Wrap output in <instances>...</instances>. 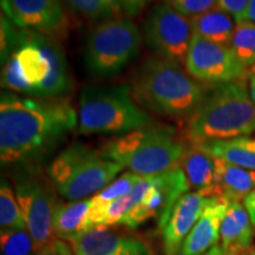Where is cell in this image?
<instances>
[{
  "label": "cell",
  "instance_id": "6da1fadb",
  "mask_svg": "<svg viewBox=\"0 0 255 255\" xmlns=\"http://www.w3.org/2000/svg\"><path fill=\"white\" fill-rule=\"evenodd\" d=\"M78 117L65 98L26 97L2 91L0 97V159L2 165L40 161L76 129Z\"/></svg>",
  "mask_w": 255,
  "mask_h": 255
},
{
  "label": "cell",
  "instance_id": "7a4b0ae2",
  "mask_svg": "<svg viewBox=\"0 0 255 255\" xmlns=\"http://www.w3.org/2000/svg\"><path fill=\"white\" fill-rule=\"evenodd\" d=\"M1 87L28 97L63 98L68 95L73 81L57 38L19 28L18 45L1 64Z\"/></svg>",
  "mask_w": 255,
  "mask_h": 255
},
{
  "label": "cell",
  "instance_id": "3957f363",
  "mask_svg": "<svg viewBox=\"0 0 255 255\" xmlns=\"http://www.w3.org/2000/svg\"><path fill=\"white\" fill-rule=\"evenodd\" d=\"M131 90L133 98L144 109L161 116L188 120L208 92L184 72L182 65L158 57L142 64L133 77Z\"/></svg>",
  "mask_w": 255,
  "mask_h": 255
},
{
  "label": "cell",
  "instance_id": "277c9868",
  "mask_svg": "<svg viewBox=\"0 0 255 255\" xmlns=\"http://www.w3.org/2000/svg\"><path fill=\"white\" fill-rule=\"evenodd\" d=\"M253 132L255 107L245 81L226 83L207 92L187 124V136L193 143L225 141Z\"/></svg>",
  "mask_w": 255,
  "mask_h": 255
},
{
  "label": "cell",
  "instance_id": "5b68a950",
  "mask_svg": "<svg viewBox=\"0 0 255 255\" xmlns=\"http://www.w3.org/2000/svg\"><path fill=\"white\" fill-rule=\"evenodd\" d=\"M186 150L175 128L151 124L111 139L101 152L132 173L151 176L177 167Z\"/></svg>",
  "mask_w": 255,
  "mask_h": 255
},
{
  "label": "cell",
  "instance_id": "8992f818",
  "mask_svg": "<svg viewBox=\"0 0 255 255\" xmlns=\"http://www.w3.org/2000/svg\"><path fill=\"white\" fill-rule=\"evenodd\" d=\"M152 120L136 103L130 85H88L79 95L78 132L82 135H126L151 126Z\"/></svg>",
  "mask_w": 255,
  "mask_h": 255
},
{
  "label": "cell",
  "instance_id": "52a82bcc",
  "mask_svg": "<svg viewBox=\"0 0 255 255\" xmlns=\"http://www.w3.org/2000/svg\"><path fill=\"white\" fill-rule=\"evenodd\" d=\"M122 169L101 151L76 142L59 152L47 173L59 195L71 202L97 194L113 182Z\"/></svg>",
  "mask_w": 255,
  "mask_h": 255
},
{
  "label": "cell",
  "instance_id": "ba28073f",
  "mask_svg": "<svg viewBox=\"0 0 255 255\" xmlns=\"http://www.w3.org/2000/svg\"><path fill=\"white\" fill-rule=\"evenodd\" d=\"M141 46V32L129 18L102 21L92 28L85 41V68L92 77L111 78L138 57Z\"/></svg>",
  "mask_w": 255,
  "mask_h": 255
},
{
  "label": "cell",
  "instance_id": "9c48e42d",
  "mask_svg": "<svg viewBox=\"0 0 255 255\" xmlns=\"http://www.w3.org/2000/svg\"><path fill=\"white\" fill-rule=\"evenodd\" d=\"M143 37L156 57L183 66L194 33L190 19L163 2L149 12Z\"/></svg>",
  "mask_w": 255,
  "mask_h": 255
},
{
  "label": "cell",
  "instance_id": "30bf717a",
  "mask_svg": "<svg viewBox=\"0 0 255 255\" xmlns=\"http://www.w3.org/2000/svg\"><path fill=\"white\" fill-rule=\"evenodd\" d=\"M14 191L37 252L55 239L53 214L57 201L43 178L32 173H19L14 178Z\"/></svg>",
  "mask_w": 255,
  "mask_h": 255
},
{
  "label": "cell",
  "instance_id": "8fae6325",
  "mask_svg": "<svg viewBox=\"0 0 255 255\" xmlns=\"http://www.w3.org/2000/svg\"><path fill=\"white\" fill-rule=\"evenodd\" d=\"M189 190L186 175L180 165L156 174L150 189L141 202L128 213L121 225L136 228L148 220L157 218L159 228L163 229L178 199Z\"/></svg>",
  "mask_w": 255,
  "mask_h": 255
},
{
  "label": "cell",
  "instance_id": "7c38bea8",
  "mask_svg": "<svg viewBox=\"0 0 255 255\" xmlns=\"http://www.w3.org/2000/svg\"><path fill=\"white\" fill-rule=\"evenodd\" d=\"M187 72L196 81L218 85L244 81L247 69L228 46L194 36L186 59Z\"/></svg>",
  "mask_w": 255,
  "mask_h": 255
},
{
  "label": "cell",
  "instance_id": "4fadbf2b",
  "mask_svg": "<svg viewBox=\"0 0 255 255\" xmlns=\"http://www.w3.org/2000/svg\"><path fill=\"white\" fill-rule=\"evenodd\" d=\"M2 14L20 30L56 37L66 27L63 0H0Z\"/></svg>",
  "mask_w": 255,
  "mask_h": 255
},
{
  "label": "cell",
  "instance_id": "5bb4252c",
  "mask_svg": "<svg viewBox=\"0 0 255 255\" xmlns=\"http://www.w3.org/2000/svg\"><path fill=\"white\" fill-rule=\"evenodd\" d=\"M70 244L75 255H150L143 241L116 234L104 226L90 228Z\"/></svg>",
  "mask_w": 255,
  "mask_h": 255
},
{
  "label": "cell",
  "instance_id": "9a60e30c",
  "mask_svg": "<svg viewBox=\"0 0 255 255\" xmlns=\"http://www.w3.org/2000/svg\"><path fill=\"white\" fill-rule=\"evenodd\" d=\"M208 201L209 197H205L196 191L184 194L178 199L163 228L165 255H180L184 240L199 221Z\"/></svg>",
  "mask_w": 255,
  "mask_h": 255
},
{
  "label": "cell",
  "instance_id": "2e32d148",
  "mask_svg": "<svg viewBox=\"0 0 255 255\" xmlns=\"http://www.w3.org/2000/svg\"><path fill=\"white\" fill-rule=\"evenodd\" d=\"M228 206L227 200L209 197L202 215L184 240L180 255H202L216 246Z\"/></svg>",
  "mask_w": 255,
  "mask_h": 255
},
{
  "label": "cell",
  "instance_id": "e0dca14e",
  "mask_svg": "<svg viewBox=\"0 0 255 255\" xmlns=\"http://www.w3.org/2000/svg\"><path fill=\"white\" fill-rule=\"evenodd\" d=\"M255 189V171L215 157L214 184L208 197L231 201L245 200Z\"/></svg>",
  "mask_w": 255,
  "mask_h": 255
},
{
  "label": "cell",
  "instance_id": "ac0fdd59",
  "mask_svg": "<svg viewBox=\"0 0 255 255\" xmlns=\"http://www.w3.org/2000/svg\"><path fill=\"white\" fill-rule=\"evenodd\" d=\"M246 207L241 201H231L221 225L222 248L238 255L252 247L254 231Z\"/></svg>",
  "mask_w": 255,
  "mask_h": 255
},
{
  "label": "cell",
  "instance_id": "d6986e66",
  "mask_svg": "<svg viewBox=\"0 0 255 255\" xmlns=\"http://www.w3.org/2000/svg\"><path fill=\"white\" fill-rule=\"evenodd\" d=\"M178 165L186 175L189 189L208 197L215 178L214 156L201 144L193 143L187 148Z\"/></svg>",
  "mask_w": 255,
  "mask_h": 255
},
{
  "label": "cell",
  "instance_id": "ffe728a7",
  "mask_svg": "<svg viewBox=\"0 0 255 255\" xmlns=\"http://www.w3.org/2000/svg\"><path fill=\"white\" fill-rule=\"evenodd\" d=\"M91 205V199L71 201L69 203H57L53 214L55 238L71 242L73 239L89 231V213Z\"/></svg>",
  "mask_w": 255,
  "mask_h": 255
},
{
  "label": "cell",
  "instance_id": "44dd1931",
  "mask_svg": "<svg viewBox=\"0 0 255 255\" xmlns=\"http://www.w3.org/2000/svg\"><path fill=\"white\" fill-rule=\"evenodd\" d=\"M189 19L194 36L223 46H229L238 24L232 14L220 7L209 9Z\"/></svg>",
  "mask_w": 255,
  "mask_h": 255
},
{
  "label": "cell",
  "instance_id": "7402d4cb",
  "mask_svg": "<svg viewBox=\"0 0 255 255\" xmlns=\"http://www.w3.org/2000/svg\"><path fill=\"white\" fill-rule=\"evenodd\" d=\"M197 144L202 145L216 158H221L228 163L255 171V137L242 136L225 141Z\"/></svg>",
  "mask_w": 255,
  "mask_h": 255
},
{
  "label": "cell",
  "instance_id": "603a6c76",
  "mask_svg": "<svg viewBox=\"0 0 255 255\" xmlns=\"http://www.w3.org/2000/svg\"><path fill=\"white\" fill-rule=\"evenodd\" d=\"M141 175H137L132 171H128L121 175L119 178H115L113 182L108 184L101 191H98L94 197H91L92 205L89 213V226L90 228L97 227L101 225L102 219L111 203L121 197L126 196L132 190L139 181L142 180Z\"/></svg>",
  "mask_w": 255,
  "mask_h": 255
},
{
  "label": "cell",
  "instance_id": "cb8c5ba5",
  "mask_svg": "<svg viewBox=\"0 0 255 255\" xmlns=\"http://www.w3.org/2000/svg\"><path fill=\"white\" fill-rule=\"evenodd\" d=\"M152 181H154V175H151V176H143L142 180L132 188V190L129 194H127L126 196L121 197V199L111 203L107 210H105L100 226L108 227V226L121 225V222L123 221V219L126 218L128 213L133 207L138 205L143 197L145 196V194L148 193V190L152 186Z\"/></svg>",
  "mask_w": 255,
  "mask_h": 255
},
{
  "label": "cell",
  "instance_id": "d4e9b609",
  "mask_svg": "<svg viewBox=\"0 0 255 255\" xmlns=\"http://www.w3.org/2000/svg\"><path fill=\"white\" fill-rule=\"evenodd\" d=\"M229 49L247 70L255 66V23L244 20L237 24Z\"/></svg>",
  "mask_w": 255,
  "mask_h": 255
},
{
  "label": "cell",
  "instance_id": "484cf974",
  "mask_svg": "<svg viewBox=\"0 0 255 255\" xmlns=\"http://www.w3.org/2000/svg\"><path fill=\"white\" fill-rule=\"evenodd\" d=\"M73 13L92 21H105L122 14L117 0H65Z\"/></svg>",
  "mask_w": 255,
  "mask_h": 255
},
{
  "label": "cell",
  "instance_id": "4316f807",
  "mask_svg": "<svg viewBox=\"0 0 255 255\" xmlns=\"http://www.w3.org/2000/svg\"><path fill=\"white\" fill-rule=\"evenodd\" d=\"M0 227L1 231L27 229L15 191L12 190L5 178L1 180L0 187Z\"/></svg>",
  "mask_w": 255,
  "mask_h": 255
},
{
  "label": "cell",
  "instance_id": "83f0119b",
  "mask_svg": "<svg viewBox=\"0 0 255 255\" xmlns=\"http://www.w3.org/2000/svg\"><path fill=\"white\" fill-rule=\"evenodd\" d=\"M1 255H37V248L27 229L0 232Z\"/></svg>",
  "mask_w": 255,
  "mask_h": 255
},
{
  "label": "cell",
  "instance_id": "f1b7e54d",
  "mask_svg": "<svg viewBox=\"0 0 255 255\" xmlns=\"http://www.w3.org/2000/svg\"><path fill=\"white\" fill-rule=\"evenodd\" d=\"M0 57H1V64L11 56V53L15 50L19 41V28L8 20L5 14H1V21H0Z\"/></svg>",
  "mask_w": 255,
  "mask_h": 255
},
{
  "label": "cell",
  "instance_id": "f546056e",
  "mask_svg": "<svg viewBox=\"0 0 255 255\" xmlns=\"http://www.w3.org/2000/svg\"><path fill=\"white\" fill-rule=\"evenodd\" d=\"M163 2L188 18L218 7V0H163Z\"/></svg>",
  "mask_w": 255,
  "mask_h": 255
},
{
  "label": "cell",
  "instance_id": "4dcf8cb0",
  "mask_svg": "<svg viewBox=\"0 0 255 255\" xmlns=\"http://www.w3.org/2000/svg\"><path fill=\"white\" fill-rule=\"evenodd\" d=\"M251 0H218V7L234 17L237 23L246 20Z\"/></svg>",
  "mask_w": 255,
  "mask_h": 255
},
{
  "label": "cell",
  "instance_id": "1f68e13d",
  "mask_svg": "<svg viewBox=\"0 0 255 255\" xmlns=\"http://www.w3.org/2000/svg\"><path fill=\"white\" fill-rule=\"evenodd\" d=\"M37 255H75L72 247L69 246L66 241L55 238L46 246L37 252Z\"/></svg>",
  "mask_w": 255,
  "mask_h": 255
},
{
  "label": "cell",
  "instance_id": "d6a6232c",
  "mask_svg": "<svg viewBox=\"0 0 255 255\" xmlns=\"http://www.w3.org/2000/svg\"><path fill=\"white\" fill-rule=\"evenodd\" d=\"M152 1L154 0H117L121 11L128 18H132L138 15Z\"/></svg>",
  "mask_w": 255,
  "mask_h": 255
},
{
  "label": "cell",
  "instance_id": "836d02e7",
  "mask_svg": "<svg viewBox=\"0 0 255 255\" xmlns=\"http://www.w3.org/2000/svg\"><path fill=\"white\" fill-rule=\"evenodd\" d=\"M244 205L246 207L248 214H250L251 221L253 223V227L255 228V189L245 197Z\"/></svg>",
  "mask_w": 255,
  "mask_h": 255
},
{
  "label": "cell",
  "instance_id": "e575fe53",
  "mask_svg": "<svg viewBox=\"0 0 255 255\" xmlns=\"http://www.w3.org/2000/svg\"><path fill=\"white\" fill-rule=\"evenodd\" d=\"M246 20H250V21H253V23H255V0H251Z\"/></svg>",
  "mask_w": 255,
  "mask_h": 255
},
{
  "label": "cell",
  "instance_id": "d590c367",
  "mask_svg": "<svg viewBox=\"0 0 255 255\" xmlns=\"http://www.w3.org/2000/svg\"><path fill=\"white\" fill-rule=\"evenodd\" d=\"M202 255H229V254L223 250L222 246H215Z\"/></svg>",
  "mask_w": 255,
  "mask_h": 255
},
{
  "label": "cell",
  "instance_id": "8d00e7d4",
  "mask_svg": "<svg viewBox=\"0 0 255 255\" xmlns=\"http://www.w3.org/2000/svg\"><path fill=\"white\" fill-rule=\"evenodd\" d=\"M250 82H251V97H252V101H253L254 103V107H255V76L252 75L250 77Z\"/></svg>",
  "mask_w": 255,
  "mask_h": 255
},
{
  "label": "cell",
  "instance_id": "74e56055",
  "mask_svg": "<svg viewBox=\"0 0 255 255\" xmlns=\"http://www.w3.org/2000/svg\"><path fill=\"white\" fill-rule=\"evenodd\" d=\"M238 255H255V247L252 246L251 248H248V250L244 251L242 253L238 254Z\"/></svg>",
  "mask_w": 255,
  "mask_h": 255
},
{
  "label": "cell",
  "instance_id": "f35d334b",
  "mask_svg": "<svg viewBox=\"0 0 255 255\" xmlns=\"http://www.w3.org/2000/svg\"><path fill=\"white\" fill-rule=\"evenodd\" d=\"M252 75H254L255 76V66L253 69H252Z\"/></svg>",
  "mask_w": 255,
  "mask_h": 255
}]
</instances>
